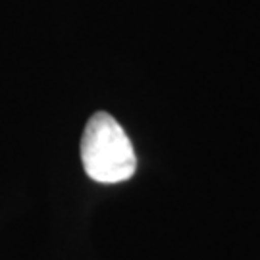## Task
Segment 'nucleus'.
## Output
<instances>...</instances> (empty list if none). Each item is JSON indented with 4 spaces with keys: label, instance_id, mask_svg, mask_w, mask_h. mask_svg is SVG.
Wrapping results in <instances>:
<instances>
[{
    "label": "nucleus",
    "instance_id": "nucleus-1",
    "mask_svg": "<svg viewBox=\"0 0 260 260\" xmlns=\"http://www.w3.org/2000/svg\"><path fill=\"white\" fill-rule=\"evenodd\" d=\"M85 174L99 183H121L137 170V156L127 133L108 112L93 114L81 137Z\"/></svg>",
    "mask_w": 260,
    "mask_h": 260
}]
</instances>
